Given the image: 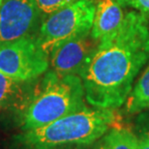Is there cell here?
I'll return each mask as SVG.
<instances>
[{"mask_svg":"<svg viewBox=\"0 0 149 149\" xmlns=\"http://www.w3.org/2000/svg\"><path fill=\"white\" fill-rule=\"evenodd\" d=\"M148 60L149 19L128 12L120 27L99 42L79 74L86 102L94 108H120Z\"/></svg>","mask_w":149,"mask_h":149,"instance_id":"cell-1","label":"cell"},{"mask_svg":"<svg viewBox=\"0 0 149 149\" xmlns=\"http://www.w3.org/2000/svg\"><path fill=\"white\" fill-rule=\"evenodd\" d=\"M116 121L114 109L87 106L45 126L23 131L14 138L22 149H65L89 146Z\"/></svg>","mask_w":149,"mask_h":149,"instance_id":"cell-2","label":"cell"},{"mask_svg":"<svg viewBox=\"0 0 149 149\" xmlns=\"http://www.w3.org/2000/svg\"><path fill=\"white\" fill-rule=\"evenodd\" d=\"M84 107V88L79 76H59L47 71L38 79L31 102L22 114V130L45 126Z\"/></svg>","mask_w":149,"mask_h":149,"instance_id":"cell-3","label":"cell"},{"mask_svg":"<svg viewBox=\"0 0 149 149\" xmlns=\"http://www.w3.org/2000/svg\"><path fill=\"white\" fill-rule=\"evenodd\" d=\"M95 9L96 0H77L45 17L37 36L42 49L49 55L60 45L90 33Z\"/></svg>","mask_w":149,"mask_h":149,"instance_id":"cell-4","label":"cell"},{"mask_svg":"<svg viewBox=\"0 0 149 149\" xmlns=\"http://www.w3.org/2000/svg\"><path fill=\"white\" fill-rule=\"evenodd\" d=\"M49 67V57L37 37L19 39L0 47V73L22 81L35 80Z\"/></svg>","mask_w":149,"mask_h":149,"instance_id":"cell-5","label":"cell"},{"mask_svg":"<svg viewBox=\"0 0 149 149\" xmlns=\"http://www.w3.org/2000/svg\"><path fill=\"white\" fill-rule=\"evenodd\" d=\"M43 17L36 0H3L0 5V47L37 37Z\"/></svg>","mask_w":149,"mask_h":149,"instance_id":"cell-6","label":"cell"},{"mask_svg":"<svg viewBox=\"0 0 149 149\" xmlns=\"http://www.w3.org/2000/svg\"><path fill=\"white\" fill-rule=\"evenodd\" d=\"M98 44L99 42L87 33L58 46L49 55L52 71L59 76H79Z\"/></svg>","mask_w":149,"mask_h":149,"instance_id":"cell-7","label":"cell"},{"mask_svg":"<svg viewBox=\"0 0 149 149\" xmlns=\"http://www.w3.org/2000/svg\"><path fill=\"white\" fill-rule=\"evenodd\" d=\"M38 79L22 81L0 73V109L22 112L30 104Z\"/></svg>","mask_w":149,"mask_h":149,"instance_id":"cell-8","label":"cell"},{"mask_svg":"<svg viewBox=\"0 0 149 149\" xmlns=\"http://www.w3.org/2000/svg\"><path fill=\"white\" fill-rule=\"evenodd\" d=\"M123 7L116 0H96V9L90 34L100 42L115 32L125 19Z\"/></svg>","mask_w":149,"mask_h":149,"instance_id":"cell-9","label":"cell"},{"mask_svg":"<svg viewBox=\"0 0 149 149\" xmlns=\"http://www.w3.org/2000/svg\"><path fill=\"white\" fill-rule=\"evenodd\" d=\"M92 149H139V138L128 129L113 127L92 145Z\"/></svg>","mask_w":149,"mask_h":149,"instance_id":"cell-10","label":"cell"},{"mask_svg":"<svg viewBox=\"0 0 149 149\" xmlns=\"http://www.w3.org/2000/svg\"><path fill=\"white\" fill-rule=\"evenodd\" d=\"M125 108L130 114L149 111V64L134 84L125 102Z\"/></svg>","mask_w":149,"mask_h":149,"instance_id":"cell-11","label":"cell"},{"mask_svg":"<svg viewBox=\"0 0 149 149\" xmlns=\"http://www.w3.org/2000/svg\"><path fill=\"white\" fill-rule=\"evenodd\" d=\"M74 1L77 0H36V3L44 19L47 16L72 4Z\"/></svg>","mask_w":149,"mask_h":149,"instance_id":"cell-12","label":"cell"},{"mask_svg":"<svg viewBox=\"0 0 149 149\" xmlns=\"http://www.w3.org/2000/svg\"><path fill=\"white\" fill-rule=\"evenodd\" d=\"M122 7L131 8L149 19V0H116Z\"/></svg>","mask_w":149,"mask_h":149,"instance_id":"cell-13","label":"cell"},{"mask_svg":"<svg viewBox=\"0 0 149 149\" xmlns=\"http://www.w3.org/2000/svg\"><path fill=\"white\" fill-rule=\"evenodd\" d=\"M138 128L139 136L149 141V113L142 111L138 120Z\"/></svg>","mask_w":149,"mask_h":149,"instance_id":"cell-14","label":"cell"},{"mask_svg":"<svg viewBox=\"0 0 149 149\" xmlns=\"http://www.w3.org/2000/svg\"><path fill=\"white\" fill-rule=\"evenodd\" d=\"M139 138V149H149V141L142 136H138Z\"/></svg>","mask_w":149,"mask_h":149,"instance_id":"cell-15","label":"cell"},{"mask_svg":"<svg viewBox=\"0 0 149 149\" xmlns=\"http://www.w3.org/2000/svg\"><path fill=\"white\" fill-rule=\"evenodd\" d=\"M92 145H89V146H76V147H70L65 149H92Z\"/></svg>","mask_w":149,"mask_h":149,"instance_id":"cell-16","label":"cell"},{"mask_svg":"<svg viewBox=\"0 0 149 149\" xmlns=\"http://www.w3.org/2000/svg\"><path fill=\"white\" fill-rule=\"evenodd\" d=\"M2 1H3V0H0V5H1V3H2Z\"/></svg>","mask_w":149,"mask_h":149,"instance_id":"cell-17","label":"cell"}]
</instances>
